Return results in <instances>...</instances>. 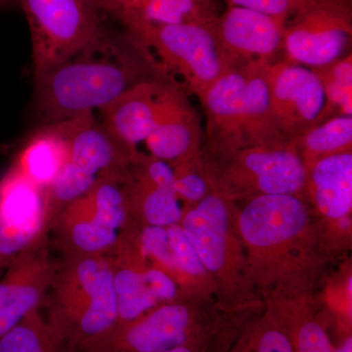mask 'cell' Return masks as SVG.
Wrapping results in <instances>:
<instances>
[{"label": "cell", "mask_w": 352, "mask_h": 352, "mask_svg": "<svg viewBox=\"0 0 352 352\" xmlns=\"http://www.w3.org/2000/svg\"><path fill=\"white\" fill-rule=\"evenodd\" d=\"M142 277L146 288L156 298L157 303L173 302L177 295V288L170 275L164 270L151 268L142 270Z\"/></svg>", "instance_id": "cell-34"}, {"label": "cell", "mask_w": 352, "mask_h": 352, "mask_svg": "<svg viewBox=\"0 0 352 352\" xmlns=\"http://www.w3.org/2000/svg\"><path fill=\"white\" fill-rule=\"evenodd\" d=\"M249 68L227 72L200 99L206 116L207 140L204 151L228 152L244 148L241 120Z\"/></svg>", "instance_id": "cell-14"}, {"label": "cell", "mask_w": 352, "mask_h": 352, "mask_svg": "<svg viewBox=\"0 0 352 352\" xmlns=\"http://www.w3.org/2000/svg\"><path fill=\"white\" fill-rule=\"evenodd\" d=\"M15 1L16 0H0V8H1V7L11 6V4H13Z\"/></svg>", "instance_id": "cell-37"}, {"label": "cell", "mask_w": 352, "mask_h": 352, "mask_svg": "<svg viewBox=\"0 0 352 352\" xmlns=\"http://www.w3.org/2000/svg\"><path fill=\"white\" fill-rule=\"evenodd\" d=\"M6 268H2V270H0V278L2 277V275H3L4 270H6Z\"/></svg>", "instance_id": "cell-39"}, {"label": "cell", "mask_w": 352, "mask_h": 352, "mask_svg": "<svg viewBox=\"0 0 352 352\" xmlns=\"http://www.w3.org/2000/svg\"><path fill=\"white\" fill-rule=\"evenodd\" d=\"M142 251L168 270H176L166 227L147 226L140 234Z\"/></svg>", "instance_id": "cell-33"}, {"label": "cell", "mask_w": 352, "mask_h": 352, "mask_svg": "<svg viewBox=\"0 0 352 352\" xmlns=\"http://www.w3.org/2000/svg\"><path fill=\"white\" fill-rule=\"evenodd\" d=\"M311 69L318 76L325 95L323 110L316 124L332 118L352 116L351 52L333 63Z\"/></svg>", "instance_id": "cell-26"}, {"label": "cell", "mask_w": 352, "mask_h": 352, "mask_svg": "<svg viewBox=\"0 0 352 352\" xmlns=\"http://www.w3.org/2000/svg\"><path fill=\"white\" fill-rule=\"evenodd\" d=\"M182 219L183 231L204 267L210 271L219 270L226 252L228 212L224 199L217 194H208Z\"/></svg>", "instance_id": "cell-20"}, {"label": "cell", "mask_w": 352, "mask_h": 352, "mask_svg": "<svg viewBox=\"0 0 352 352\" xmlns=\"http://www.w3.org/2000/svg\"><path fill=\"white\" fill-rule=\"evenodd\" d=\"M210 25L231 68L278 61L284 28L270 16L244 7L228 6Z\"/></svg>", "instance_id": "cell-10"}, {"label": "cell", "mask_w": 352, "mask_h": 352, "mask_svg": "<svg viewBox=\"0 0 352 352\" xmlns=\"http://www.w3.org/2000/svg\"><path fill=\"white\" fill-rule=\"evenodd\" d=\"M50 232L63 256L112 258L119 244L120 234L99 223L82 197L69 204L57 214Z\"/></svg>", "instance_id": "cell-19"}, {"label": "cell", "mask_w": 352, "mask_h": 352, "mask_svg": "<svg viewBox=\"0 0 352 352\" xmlns=\"http://www.w3.org/2000/svg\"><path fill=\"white\" fill-rule=\"evenodd\" d=\"M50 245L46 234L16 256L0 278V338L38 309L47 296L57 268Z\"/></svg>", "instance_id": "cell-9"}, {"label": "cell", "mask_w": 352, "mask_h": 352, "mask_svg": "<svg viewBox=\"0 0 352 352\" xmlns=\"http://www.w3.org/2000/svg\"><path fill=\"white\" fill-rule=\"evenodd\" d=\"M204 133L184 88L171 80L156 126L145 140L150 155L171 166L190 161L200 155Z\"/></svg>", "instance_id": "cell-12"}, {"label": "cell", "mask_w": 352, "mask_h": 352, "mask_svg": "<svg viewBox=\"0 0 352 352\" xmlns=\"http://www.w3.org/2000/svg\"><path fill=\"white\" fill-rule=\"evenodd\" d=\"M265 78L278 129L291 143L316 124L325 103L323 87L314 69L286 60L266 66Z\"/></svg>", "instance_id": "cell-7"}, {"label": "cell", "mask_w": 352, "mask_h": 352, "mask_svg": "<svg viewBox=\"0 0 352 352\" xmlns=\"http://www.w3.org/2000/svg\"><path fill=\"white\" fill-rule=\"evenodd\" d=\"M0 352H66L38 309L0 338Z\"/></svg>", "instance_id": "cell-27"}, {"label": "cell", "mask_w": 352, "mask_h": 352, "mask_svg": "<svg viewBox=\"0 0 352 352\" xmlns=\"http://www.w3.org/2000/svg\"><path fill=\"white\" fill-rule=\"evenodd\" d=\"M47 323L66 352H82L118 319L112 258L63 256L50 287Z\"/></svg>", "instance_id": "cell-2"}, {"label": "cell", "mask_w": 352, "mask_h": 352, "mask_svg": "<svg viewBox=\"0 0 352 352\" xmlns=\"http://www.w3.org/2000/svg\"><path fill=\"white\" fill-rule=\"evenodd\" d=\"M171 80L170 76H161L136 83L101 109L102 124L131 147L145 142L156 126Z\"/></svg>", "instance_id": "cell-13"}, {"label": "cell", "mask_w": 352, "mask_h": 352, "mask_svg": "<svg viewBox=\"0 0 352 352\" xmlns=\"http://www.w3.org/2000/svg\"><path fill=\"white\" fill-rule=\"evenodd\" d=\"M307 170L319 160L351 152L352 116L332 118L292 141Z\"/></svg>", "instance_id": "cell-24"}, {"label": "cell", "mask_w": 352, "mask_h": 352, "mask_svg": "<svg viewBox=\"0 0 352 352\" xmlns=\"http://www.w3.org/2000/svg\"><path fill=\"white\" fill-rule=\"evenodd\" d=\"M122 187L127 215L138 212L150 226L168 227L182 220L183 212L175 189L157 186L142 176L131 173Z\"/></svg>", "instance_id": "cell-23"}, {"label": "cell", "mask_w": 352, "mask_h": 352, "mask_svg": "<svg viewBox=\"0 0 352 352\" xmlns=\"http://www.w3.org/2000/svg\"><path fill=\"white\" fill-rule=\"evenodd\" d=\"M201 339L193 312L166 302L116 329L82 352H161Z\"/></svg>", "instance_id": "cell-8"}, {"label": "cell", "mask_w": 352, "mask_h": 352, "mask_svg": "<svg viewBox=\"0 0 352 352\" xmlns=\"http://www.w3.org/2000/svg\"><path fill=\"white\" fill-rule=\"evenodd\" d=\"M335 352H352L351 336H347L339 346L335 347Z\"/></svg>", "instance_id": "cell-36"}, {"label": "cell", "mask_w": 352, "mask_h": 352, "mask_svg": "<svg viewBox=\"0 0 352 352\" xmlns=\"http://www.w3.org/2000/svg\"><path fill=\"white\" fill-rule=\"evenodd\" d=\"M7 264L6 263H0V270H2V268H6L7 267Z\"/></svg>", "instance_id": "cell-38"}, {"label": "cell", "mask_w": 352, "mask_h": 352, "mask_svg": "<svg viewBox=\"0 0 352 352\" xmlns=\"http://www.w3.org/2000/svg\"><path fill=\"white\" fill-rule=\"evenodd\" d=\"M352 36V10L310 13L285 27L284 60L310 69L337 61L347 54Z\"/></svg>", "instance_id": "cell-11"}, {"label": "cell", "mask_w": 352, "mask_h": 352, "mask_svg": "<svg viewBox=\"0 0 352 352\" xmlns=\"http://www.w3.org/2000/svg\"><path fill=\"white\" fill-rule=\"evenodd\" d=\"M312 197L329 219H344L352 208V154L333 155L319 160L307 170Z\"/></svg>", "instance_id": "cell-22"}, {"label": "cell", "mask_w": 352, "mask_h": 352, "mask_svg": "<svg viewBox=\"0 0 352 352\" xmlns=\"http://www.w3.org/2000/svg\"><path fill=\"white\" fill-rule=\"evenodd\" d=\"M76 117L44 124L32 134L12 164L27 179L45 190L68 163Z\"/></svg>", "instance_id": "cell-18"}, {"label": "cell", "mask_w": 352, "mask_h": 352, "mask_svg": "<svg viewBox=\"0 0 352 352\" xmlns=\"http://www.w3.org/2000/svg\"><path fill=\"white\" fill-rule=\"evenodd\" d=\"M307 221V208L298 197L264 194L245 206L240 215V229L249 244L265 248L295 237Z\"/></svg>", "instance_id": "cell-16"}, {"label": "cell", "mask_w": 352, "mask_h": 352, "mask_svg": "<svg viewBox=\"0 0 352 352\" xmlns=\"http://www.w3.org/2000/svg\"><path fill=\"white\" fill-rule=\"evenodd\" d=\"M166 229H168L171 254L175 258L176 270H182V272L194 275V276L203 274L205 272V267L193 245L185 235L182 227L178 224H173L166 227Z\"/></svg>", "instance_id": "cell-30"}, {"label": "cell", "mask_w": 352, "mask_h": 352, "mask_svg": "<svg viewBox=\"0 0 352 352\" xmlns=\"http://www.w3.org/2000/svg\"><path fill=\"white\" fill-rule=\"evenodd\" d=\"M78 55L36 80V109L44 124L99 111L136 83L168 76L126 38Z\"/></svg>", "instance_id": "cell-1"}, {"label": "cell", "mask_w": 352, "mask_h": 352, "mask_svg": "<svg viewBox=\"0 0 352 352\" xmlns=\"http://www.w3.org/2000/svg\"><path fill=\"white\" fill-rule=\"evenodd\" d=\"M19 1L31 32L34 82L59 65L113 41L94 0Z\"/></svg>", "instance_id": "cell-3"}, {"label": "cell", "mask_w": 352, "mask_h": 352, "mask_svg": "<svg viewBox=\"0 0 352 352\" xmlns=\"http://www.w3.org/2000/svg\"><path fill=\"white\" fill-rule=\"evenodd\" d=\"M122 27L135 23L208 25L219 15L215 0H94Z\"/></svg>", "instance_id": "cell-17"}, {"label": "cell", "mask_w": 352, "mask_h": 352, "mask_svg": "<svg viewBox=\"0 0 352 352\" xmlns=\"http://www.w3.org/2000/svg\"><path fill=\"white\" fill-rule=\"evenodd\" d=\"M206 344H207L201 338V339L192 340V342H187V344H182V346L173 347V349L161 352H212L208 351V346Z\"/></svg>", "instance_id": "cell-35"}, {"label": "cell", "mask_w": 352, "mask_h": 352, "mask_svg": "<svg viewBox=\"0 0 352 352\" xmlns=\"http://www.w3.org/2000/svg\"><path fill=\"white\" fill-rule=\"evenodd\" d=\"M127 41L199 99L232 69L210 25L135 23L124 27Z\"/></svg>", "instance_id": "cell-4"}, {"label": "cell", "mask_w": 352, "mask_h": 352, "mask_svg": "<svg viewBox=\"0 0 352 352\" xmlns=\"http://www.w3.org/2000/svg\"><path fill=\"white\" fill-rule=\"evenodd\" d=\"M266 66L268 65H258L248 69L241 120L244 148H272L289 144L278 129L271 107L265 78Z\"/></svg>", "instance_id": "cell-21"}, {"label": "cell", "mask_w": 352, "mask_h": 352, "mask_svg": "<svg viewBox=\"0 0 352 352\" xmlns=\"http://www.w3.org/2000/svg\"><path fill=\"white\" fill-rule=\"evenodd\" d=\"M230 352H294L293 340L286 329L265 322L243 336Z\"/></svg>", "instance_id": "cell-29"}, {"label": "cell", "mask_w": 352, "mask_h": 352, "mask_svg": "<svg viewBox=\"0 0 352 352\" xmlns=\"http://www.w3.org/2000/svg\"><path fill=\"white\" fill-rule=\"evenodd\" d=\"M136 148L120 140L94 112L76 116L69 142V163L96 176L115 175L127 179Z\"/></svg>", "instance_id": "cell-15"}, {"label": "cell", "mask_w": 352, "mask_h": 352, "mask_svg": "<svg viewBox=\"0 0 352 352\" xmlns=\"http://www.w3.org/2000/svg\"><path fill=\"white\" fill-rule=\"evenodd\" d=\"M50 228L45 190L12 164L0 179V263L9 265Z\"/></svg>", "instance_id": "cell-6"}, {"label": "cell", "mask_w": 352, "mask_h": 352, "mask_svg": "<svg viewBox=\"0 0 352 352\" xmlns=\"http://www.w3.org/2000/svg\"><path fill=\"white\" fill-rule=\"evenodd\" d=\"M196 157L173 166L175 176V190L178 199L200 201L208 194L210 183L206 175L192 170V164Z\"/></svg>", "instance_id": "cell-32"}, {"label": "cell", "mask_w": 352, "mask_h": 352, "mask_svg": "<svg viewBox=\"0 0 352 352\" xmlns=\"http://www.w3.org/2000/svg\"><path fill=\"white\" fill-rule=\"evenodd\" d=\"M228 6H239L265 14L282 27L322 10H352V0H224Z\"/></svg>", "instance_id": "cell-28"}, {"label": "cell", "mask_w": 352, "mask_h": 352, "mask_svg": "<svg viewBox=\"0 0 352 352\" xmlns=\"http://www.w3.org/2000/svg\"><path fill=\"white\" fill-rule=\"evenodd\" d=\"M208 182L226 192L296 195L305 188L307 168L292 143L281 147H248L204 152Z\"/></svg>", "instance_id": "cell-5"}, {"label": "cell", "mask_w": 352, "mask_h": 352, "mask_svg": "<svg viewBox=\"0 0 352 352\" xmlns=\"http://www.w3.org/2000/svg\"><path fill=\"white\" fill-rule=\"evenodd\" d=\"M111 258L118 305V319L113 331L147 314L157 307V302L146 288L142 271L134 267L127 259L118 256Z\"/></svg>", "instance_id": "cell-25"}, {"label": "cell", "mask_w": 352, "mask_h": 352, "mask_svg": "<svg viewBox=\"0 0 352 352\" xmlns=\"http://www.w3.org/2000/svg\"><path fill=\"white\" fill-rule=\"evenodd\" d=\"M291 336L294 352H335L327 331L312 319L300 321Z\"/></svg>", "instance_id": "cell-31"}]
</instances>
